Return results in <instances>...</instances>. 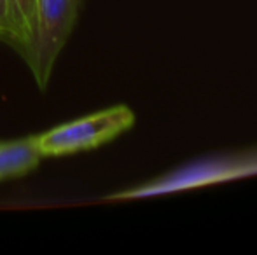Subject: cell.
<instances>
[{"mask_svg":"<svg viewBox=\"0 0 257 255\" xmlns=\"http://www.w3.org/2000/svg\"><path fill=\"white\" fill-rule=\"evenodd\" d=\"M133 124L135 112L126 105H114L34 136L42 157H58L102 147Z\"/></svg>","mask_w":257,"mask_h":255,"instance_id":"obj_1","label":"cell"},{"mask_svg":"<svg viewBox=\"0 0 257 255\" xmlns=\"http://www.w3.org/2000/svg\"><path fill=\"white\" fill-rule=\"evenodd\" d=\"M82 0H35V21L30 44L25 51L34 79L48 88L53 68L75 27Z\"/></svg>","mask_w":257,"mask_h":255,"instance_id":"obj_2","label":"cell"},{"mask_svg":"<svg viewBox=\"0 0 257 255\" xmlns=\"http://www.w3.org/2000/svg\"><path fill=\"white\" fill-rule=\"evenodd\" d=\"M257 173V156L250 157H233L231 161L220 159L219 163H201L196 166H191L189 170H180L177 173L166 175L151 184H144L139 187L128 189L112 194V199H139V197L158 196V194L180 191L186 187H198L205 182L227 180V178H236L241 175Z\"/></svg>","mask_w":257,"mask_h":255,"instance_id":"obj_3","label":"cell"},{"mask_svg":"<svg viewBox=\"0 0 257 255\" xmlns=\"http://www.w3.org/2000/svg\"><path fill=\"white\" fill-rule=\"evenodd\" d=\"M41 159L42 154L39 152L34 135L0 142V182L32 173L41 164Z\"/></svg>","mask_w":257,"mask_h":255,"instance_id":"obj_4","label":"cell"},{"mask_svg":"<svg viewBox=\"0 0 257 255\" xmlns=\"http://www.w3.org/2000/svg\"><path fill=\"white\" fill-rule=\"evenodd\" d=\"M11 4V23H13V37L11 46L25 55L34 34L35 21V0H9Z\"/></svg>","mask_w":257,"mask_h":255,"instance_id":"obj_5","label":"cell"},{"mask_svg":"<svg viewBox=\"0 0 257 255\" xmlns=\"http://www.w3.org/2000/svg\"><path fill=\"white\" fill-rule=\"evenodd\" d=\"M13 23H11V4L9 0H0V41L11 44Z\"/></svg>","mask_w":257,"mask_h":255,"instance_id":"obj_6","label":"cell"}]
</instances>
